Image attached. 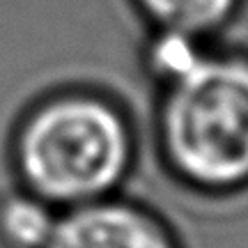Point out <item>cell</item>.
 Segmentation results:
<instances>
[{"label": "cell", "instance_id": "1", "mask_svg": "<svg viewBox=\"0 0 248 248\" xmlns=\"http://www.w3.org/2000/svg\"><path fill=\"white\" fill-rule=\"evenodd\" d=\"M133 131L113 99L55 88L30 104L12 136V168L58 212L117 195L133 166Z\"/></svg>", "mask_w": 248, "mask_h": 248}, {"label": "cell", "instance_id": "2", "mask_svg": "<svg viewBox=\"0 0 248 248\" xmlns=\"http://www.w3.org/2000/svg\"><path fill=\"white\" fill-rule=\"evenodd\" d=\"M156 138L184 184L207 193L248 186V48L212 42L163 83Z\"/></svg>", "mask_w": 248, "mask_h": 248}, {"label": "cell", "instance_id": "3", "mask_svg": "<svg viewBox=\"0 0 248 248\" xmlns=\"http://www.w3.org/2000/svg\"><path fill=\"white\" fill-rule=\"evenodd\" d=\"M46 248H179L152 212L108 195L58 214Z\"/></svg>", "mask_w": 248, "mask_h": 248}, {"label": "cell", "instance_id": "4", "mask_svg": "<svg viewBox=\"0 0 248 248\" xmlns=\"http://www.w3.org/2000/svg\"><path fill=\"white\" fill-rule=\"evenodd\" d=\"M152 30L182 32L204 42H218L241 0H133Z\"/></svg>", "mask_w": 248, "mask_h": 248}, {"label": "cell", "instance_id": "5", "mask_svg": "<svg viewBox=\"0 0 248 248\" xmlns=\"http://www.w3.org/2000/svg\"><path fill=\"white\" fill-rule=\"evenodd\" d=\"M58 209L21 186L0 193V244L5 248H46Z\"/></svg>", "mask_w": 248, "mask_h": 248}]
</instances>
